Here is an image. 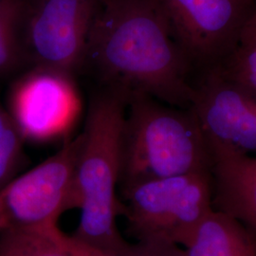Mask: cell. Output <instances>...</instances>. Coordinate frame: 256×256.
<instances>
[{"instance_id":"obj_1","label":"cell","mask_w":256,"mask_h":256,"mask_svg":"<svg viewBox=\"0 0 256 256\" xmlns=\"http://www.w3.org/2000/svg\"><path fill=\"white\" fill-rule=\"evenodd\" d=\"M102 88L189 108L196 70L158 0H99L82 61Z\"/></svg>"},{"instance_id":"obj_2","label":"cell","mask_w":256,"mask_h":256,"mask_svg":"<svg viewBox=\"0 0 256 256\" xmlns=\"http://www.w3.org/2000/svg\"><path fill=\"white\" fill-rule=\"evenodd\" d=\"M128 99L101 88L92 96L74 169L76 208L81 210L74 236L113 252L124 241L117 226L122 172V137Z\"/></svg>"},{"instance_id":"obj_3","label":"cell","mask_w":256,"mask_h":256,"mask_svg":"<svg viewBox=\"0 0 256 256\" xmlns=\"http://www.w3.org/2000/svg\"><path fill=\"white\" fill-rule=\"evenodd\" d=\"M212 160L192 110L144 94L128 99L120 187L178 174L212 172Z\"/></svg>"},{"instance_id":"obj_4","label":"cell","mask_w":256,"mask_h":256,"mask_svg":"<svg viewBox=\"0 0 256 256\" xmlns=\"http://www.w3.org/2000/svg\"><path fill=\"white\" fill-rule=\"evenodd\" d=\"M120 214L137 240H160L186 246L212 210V172L178 174L120 188Z\"/></svg>"},{"instance_id":"obj_5","label":"cell","mask_w":256,"mask_h":256,"mask_svg":"<svg viewBox=\"0 0 256 256\" xmlns=\"http://www.w3.org/2000/svg\"><path fill=\"white\" fill-rule=\"evenodd\" d=\"M81 135L70 138L54 155L0 189V234L58 225L64 212L77 209L74 169Z\"/></svg>"},{"instance_id":"obj_6","label":"cell","mask_w":256,"mask_h":256,"mask_svg":"<svg viewBox=\"0 0 256 256\" xmlns=\"http://www.w3.org/2000/svg\"><path fill=\"white\" fill-rule=\"evenodd\" d=\"M190 108L212 160L256 156V95L230 78L218 64L194 75Z\"/></svg>"},{"instance_id":"obj_7","label":"cell","mask_w":256,"mask_h":256,"mask_svg":"<svg viewBox=\"0 0 256 256\" xmlns=\"http://www.w3.org/2000/svg\"><path fill=\"white\" fill-rule=\"evenodd\" d=\"M99 0H30L24 42L28 68L81 72Z\"/></svg>"},{"instance_id":"obj_8","label":"cell","mask_w":256,"mask_h":256,"mask_svg":"<svg viewBox=\"0 0 256 256\" xmlns=\"http://www.w3.org/2000/svg\"><path fill=\"white\" fill-rule=\"evenodd\" d=\"M196 72L220 64L238 46L252 0H158Z\"/></svg>"},{"instance_id":"obj_9","label":"cell","mask_w":256,"mask_h":256,"mask_svg":"<svg viewBox=\"0 0 256 256\" xmlns=\"http://www.w3.org/2000/svg\"><path fill=\"white\" fill-rule=\"evenodd\" d=\"M74 76L30 68L12 82L7 110L23 138L44 142L70 128L79 110Z\"/></svg>"},{"instance_id":"obj_10","label":"cell","mask_w":256,"mask_h":256,"mask_svg":"<svg viewBox=\"0 0 256 256\" xmlns=\"http://www.w3.org/2000/svg\"><path fill=\"white\" fill-rule=\"evenodd\" d=\"M212 203L256 232V156L214 158Z\"/></svg>"},{"instance_id":"obj_11","label":"cell","mask_w":256,"mask_h":256,"mask_svg":"<svg viewBox=\"0 0 256 256\" xmlns=\"http://www.w3.org/2000/svg\"><path fill=\"white\" fill-rule=\"evenodd\" d=\"M187 256H256V232L214 209L184 247Z\"/></svg>"},{"instance_id":"obj_12","label":"cell","mask_w":256,"mask_h":256,"mask_svg":"<svg viewBox=\"0 0 256 256\" xmlns=\"http://www.w3.org/2000/svg\"><path fill=\"white\" fill-rule=\"evenodd\" d=\"M30 0H0V82L28 70L24 27Z\"/></svg>"},{"instance_id":"obj_13","label":"cell","mask_w":256,"mask_h":256,"mask_svg":"<svg viewBox=\"0 0 256 256\" xmlns=\"http://www.w3.org/2000/svg\"><path fill=\"white\" fill-rule=\"evenodd\" d=\"M0 256H72L58 225L10 230L0 234Z\"/></svg>"},{"instance_id":"obj_14","label":"cell","mask_w":256,"mask_h":256,"mask_svg":"<svg viewBox=\"0 0 256 256\" xmlns=\"http://www.w3.org/2000/svg\"><path fill=\"white\" fill-rule=\"evenodd\" d=\"M24 142L9 110L0 102V189L18 176L25 160Z\"/></svg>"},{"instance_id":"obj_15","label":"cell","mask_w":256,"mask_h":256,"mask_svg":"<svg viewBox=\"0 0 256 256\" xmlns=\"http://www.w3.org/2000/svg\"><path fill=\"white\" fill-rule=\"evenodd\" d=\"M218 66L230 78L256 95V45L238 44Z\"/></svg>"},{"instance_id":"obj_16","label":"cell","mask_w":256,"mask_h":256,"mask_svg":"<svg viewBox=\"0 0 256 256\" xmlns=\"http://www.w3.org/2000/svg\"><path fill=\"white\" fill-rule=\"evenodd\" d=\"M112 256H187L180 245L160 240H137L135 243L124 241Z\"/></svg>"},{"instance_id":"obj_17","label":"cell","mask_w":256,"mask_h":256,"mask_svg":"<svg viewBox=\"0 0 256 256\" xmlns=\"http://www.w3.org/2000/svg\"><path fill=\"white\" fill-rule=\"evenodd\" d=\"M61 239L64 243V247L66 248L72 256H112L110 252L100 248L86 243L74 236H68L62 230Z\"/></svg>"},{"instance_id":"obj_18","label":"cell","mask_w":256,"mask_h":256,"mask_svg":"<svg viewBox=\"0 0 256 256\" xmlns=\"http://www.w3.org/2000/svg\"><path fill=\"white\" fill-rule=\"evenodd\" d=\"M238 44L256 45V5L241 30Z\"/></svg>"},{"instance_id":"obj_19","label":"cell","mask_w":256,"mask_h":256,"mask_svg":"<svg viewBox=\"0 0 256 256\" xmlns=\"http://www.w3.org/2000/svg\"><path fill=\"white\" fill-rule=\"evenodd\" d=\"M252 1H254V3H256V0H252Z\"/></svg>"}]
</instances>
